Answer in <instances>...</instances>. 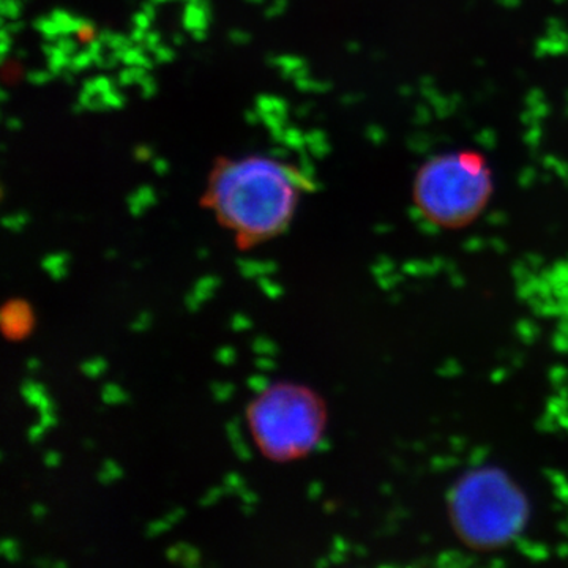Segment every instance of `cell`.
Returning a JSON list of instances; mask_svg holds the SVG:
<instances>
[{
	"instance_id": "cell-1",
	"label": "cell",
	"mask_w": 568,
	"mask_h": 568,
	"mask_svg": "<svg viewBox=\"0 0 568 568\" xmlns=\"http://www.w3.org/2000/svg\"><path fill=\"white\" fill-rule=\"evenodd\" d=\"M312 189L304 174L267 156L216 164L207 203L244 241L282 234L293 219L298 193Z\"/></svg>"
},
{
	"instance_id": "cell-2",
	"label": "cell",
	"mask_w": 568,
	"mask_h": 568,
	"mask_svg": "<svg viewBox=\"0 0 568 568\" xmlns=\"http://www.w3.org/2000/svg\"><path fill=\"white\" fill-rule=\"evenodd\" d=\"M493 192L491 171L476 152L437 155L416 179V204L429 222L458 227L476 219Z\"/></svg>"
},
{
	"instance_id": "cell-3",
	"label": "cell",
	"mask_w": 568,
	"mask_h": 568,
	"mask_svg": "<svg viewBox=\"0 0 568 568\" xmlns=\"http://www.w3.org/2000/svg\"><path fill=\"white\" fill-rule=\"evenodd\" d=\"M455 519L470 544H506L521 529L526 506L510 480L491 470L473 474L455 493Z\"/></svg>"
},
{
	"instance_id": "cell-4",
	"label": "cell",
	"mask_w": 568,
	"mask_h": 568,
	"mask_svg": "<svg viewBox=\"0 0 568 568\" xmlns=\"http://www.w3.org/2000/svg\"><path fill=\"white\" fill-rule=\"evenodd\" d=\"M239 272L246 280L260 278V276L274 274L278 264L274 261L237 260Z\"/></svg>"
},
{
	"instance_id": "cell-5",
	"label": "cell",
	"mask_w": 568,
	"mask_h": 568,
	"mask_svg": "<svg viewBox=\"0 0 568 568\" xmlns=\"http://www.w3.org/2000/svg\"><path fill=\"white\" fill-rule=\"evenodd\" d=\"M67 263H69V254H48V256L41 261V267L50 274L54 282H61V280L67 276Z\"/></svg>"
},
{
	"instance_id": "cell-6",
	"label": "cell",
	"mask_w": 568,
	"mask_h": 568,
	"mask_svg": "<svg viewBox=\"0 0 568 568\" xmlns=\"http://www.w3.org/2000/svg\"><path fill=\"white\" fill-rule=\"evenodd\" d=\"M220 278L219 276H203V278L197 280L196 284L193 287V295L204 304L205 301L212 297L213 293H215L216 287H219Z\"/></svg>"
},
{
	"instance_id": "cell-7",
	"label": "cell",
	"mask_w": 568,
	"mask_h": 568,
	"mask_svg": "<svg viewBox=\"0 0 568 568\" xmlns=\"http://www.w3.org/2000/svg\"><path fill=\"white\" fill-rule=\"evenodd\" d=\"M122 469L114 459H104L102 469L97 474V480L102 485H111L122 477Z\"/></svg>"
},
{
	"instance_id": "cell-8",
	"label": "cell",
	"mask_w": 568,
	"mask_h": 568,
	"mask_svg": "<svg viewBox=\"0 0 568 568\" xmlns=\"http://www.w3.org/2000/svg\"><path fill=\"white\" fill-rule=\"evenodd\" d=\"M21 395L28 402V405L37 407L47 394H44V387L41 384L33 383L32 379H26L21 386Z\"/></svg>"
},
{
	"instance_id": "cell-9",
	"label": "cell",
	"mask_w": 568,
	"mask_h": 568,
	"mask_svg": "<svg viewBox=\"0 0 568 568\" xmlns=\"http://www.w3.org/2000/svg\"><path fill=\"white\" fill-rule=\"evenodd\" d=\"M102 399L104 405H123L129 402V395L118 384L108 383L102 388Z\"/></svg>"
},
{
	"instance_id": "cell-10",
	"label": "cell",
	"mask_w": 568,
	"mask_h": 568,
	"mask_svg": "<svg viewBox=\"0 0 568 568\" xmlns=\"http://www.w3.org/2000/svg\"><path fill=\"white\" fill-rule=\"evenodd\" d=\"M106 361L103 357H93L82 362L81 372L85 376L91 377V379H97V377L102 376L106 372Z\"/></svg>"
},
{
	"instance_id": "cell-11",
	"label": "cell",
	"mask_w": 568,
	"mask_h": 568,
	"mask_svg": "<svg viewBox=\"0 0 568 568\" xmlns=\"http://www.w3.org/2000/svg\"><path fill=\"white\" fill-rule=\"evenodd\" d=\"M179 547L182 548V566L194 568L201 564L200 549L194 548L193 545L185 544V541H179Z\"/></svg>"
},
{
	"instance_id": "cell-12",
	"label": "cell",
	"mask_w": 568,
	"mask_h": 568,
	"mask_svg": "<svg viewBox=\"0 0 568 568\" xmlns=\"http://www.w3.org/2000/svg\"><path fill=\"white\" fill-rule=\"evenodd\" d=\"M148 190H141L136 196L130 197V211H132L133 215H141L142 211L153 203V194L148 192Z\"/></svg>"
},
{
	"instance_id": "cell-13",
	"label": "cell",
	"mask_w": 568,
	"mask_h": 568,
	"mask_svg": "<svg viewBox=\"0 0 568 568\" xmlns=\"http://www.w3.org/2000/svg\"><path fill=\"white\" fill-rule=\"evenodd\" d=\"M0 555L9 562H17L20 560V547H18V541L13 540V538H3L0 541Z\"/></svg>"
},
{
	"instance_id": "cell-14",
	"label": "cell",
	"mask_w": 568,
	"mask_h": 568,
	"mask_svg": "<svg viewBox=\"0 0 568 568\" xmlns=\"http://www.w3.org/2000/svg\"><path fill=\"white\" fill-rule=\"evenodd\" d=\"M252 347L257 355L274 357V355L278 353V347H276L275 343L272 342L271 338H265V336H256V338L253 339Z\"/></svg>"
},
{
	"instance_id": "cell-15",
	"label": "cell",
	"mask_w": 568,
	"mask_h": 568,
	"mask_svg": "<svg viewBox=\"0 0 568 568\" xmlns=\"http://www.w3.org/2000/svg\"><path fill=\"white\" fill-rule=\"evenodd\" d=\"M211 392L216 402L224 403L234 395L235 387L234 384L231 383H212Z\"/></svg>"
},
{
	"instance_id": "cell-16",
	"label": "cell",
	"mask_w": 568,
	"mask_h": 568,
	"mask_svg": "<svg viewBox=\"0 0 568 568\" xmlns=\"http://www.w3.org/2000/svg\"><path fill=\"white\" fill-rule=\"evenodd\" d=\"M245 487L244 477L237 473H230L224 476L223 488L226 495H237L239 489Z\"/></svg>"
},
{
	"instance_id": "cell-17",
	"label": "cell",
	"mask_w": 568,
	"mask_h": 568,
	"mask_svg": "<svg viewBox=\"0 0 568 568\" xmlns=\"http://www.w3.org/2000/svg\"><path fill=\"white\" fill-rule=\"evenodd\" d=\"M257 284H260L261 291H263L268 298H278L283 295V287L280 286L278 283H274L271 278H267V275L260 276Z\"/></svg>"
},
{
	"instance_id": "cell-18",
	"label": "cell",
	"mask_w": 568,
	"mask_h": 568,
	"mask_svg": "<svg viewBox=\"0 0 568 568\" xmlns=\"http://www.w3.org/2000/svg\"><path fill=\"white\" fill-rule=\"evenodd\" d=\"M171 523L168 521L166 518L162 519H155V521L149 523L148 526H145V536L148 537H156L160 536V534L166 532V530H170Z\"/></svg>"
},
{
	"instance_id": "cell-19",
	"label": "cell",
	"mask_w": 568,
	"mask_h": 568,
	"mask_svg": "<svg viewBox=\"0 0 568 568\" xmlns=\"http://www.w3.org/2000/svg\"><path fill=\"white\" fill-rule=\"evenodd\" d=\"M246 386L252 388L256 394H264L267 392V388L271 387V383H268L267 377L264 375H253L246 379Z\"/></svg>"
},
{
	"instance_id": "cell-20",
	"label": "cell",
	"mask_w": 568,
	"mask_h": 568,
	"mask_svg": "<svg viewBox=\"0 0 568 568\" xmlns=\"http://www.w3.org/2000/svg\"><path fill=\"white\" fill-rule=\"evenodd\" d=\"M226 435L227 437H230L233 447L239 446V444L241 443H244V440H242L241 426H239V417H234L233 420L227 422Z\"/></svg>"
},
{
	"instance_id": "cell-21",
	"label": "cell",
	"mask_w": 568,
	"mask_h": 568,
	"mask_svg": "<svg viewBox=\"0 0 568 568\" xmlns=\"http://www.w3.org/2000/svg\"><path fill=\"white\" fill-rule=\"evenodd\" d=\"M235 349L231 346H223L220 347L219 351L215 353V358L219 364H222L224 366H230L234 364L235 361Z\"/></svg>"
},
{
	"instance_id": "cell-22",
	"label": "cell",
	"mask_w": 568,
	"mask_h": 568,
	"mask_svg": "<svg viewBox=\"0 0 568 568\" xmlns=\"http://www.w3.org/2000/svg\"><path fill=\"white\" fill-rule=\"evenodd\" d=\"M152 315L149 312H141L140 315L134 317L132 324H130V328L132 332H145L149 327H151Z\"/></svg>"
},
{
	"instance_id": "cell-23",
	"label": "cell",
	"mask_w": 568,
	"mask_h": 568,
	"mask_svg": "<svg viewBox=\"0 0 568 568\" xmlns=\"http://www.w3.org/2000/svg\"><path fill=\"white\" fill-rule=\"evenodd\" d=\"M223 495H226V493H224V488H211L209 489L207 493H205V496L204 497H201L200 499V506L201 507H211L213 506V504L216 503V500L220 499V497H222Z\"/></svg>"
},
{
	"instance_id": "cell-24",
	"label": "cell",
	"mask_w": 568,
	"mask_h": 568,
	"mask_svg": "<svg viewBox=\"0 0 568 568\" xmlns=\"http://www.w3.org/2000/svg\"><path fill=\"white\" fill-rule=\"evenodd\" d=\"M26 223H28V216H24V213H20V215L7 216V219H3V226L10 231H20Z\"/></svg>"
},
{
	"instance_id": "cell-25",
	"label": "cell",
	"mask_w": 568,
	"mask_h": 568,
	"mask_svg": "<svg viewBox=\"0 0 568 568\" xmlns=\"http://www.w3.org/2000/svg\"><path fill=\"white\" fill-rule=\"evenodd\" d=\"M252 325L253 323L250 321V317L242 315V313H237V315H234L233 320H231V328H233L234 332L250 331Z\"/></svg>"
},
{
	"instance_id": "cell-26",
	"label": "cell",
	"mask_w": 568,
	"mask_h": 568,
	"mask_svg": "<svg viewBox=\"0 0 568 568\" xmlns=\"http://www.w3.org/2000/svg\"><path fill=\"white\" fill-rule=\"evenodd\" d=\"M275 366L274 358L268 357V355H260L256 358V368L261 372H274Z\"/></svg>"
},
{
	"instance_id": "cell-27",
	"label": "cell",
	"mask_w": 568,
	"mask_h": 568,
	"mask_svg": "<svg viewBox=\"0 0 568 568\" xmlns=\"http://www.w3.org/2000/svg\"><path fill=\"white\" fill-rule=\"evenodd\" d=\"M237 496L241 497L242 503L253 504V506H256L257 500H260V497H257L256 493L250 491V489H246L245 487L239 489Z\"/></svg>"
},
{
	"instance_id": "cell-28",
	"label": "cell",
	"mask_w": 568,
	"mask_h": 568,
	"mask_svg": "<svg viewBox=\"0 0 568 568\" xmlns=\"http://www.w3.org/2000/svg\"><path fill=\"white\" fill-rule=\"evenodd\" d=\"M44 429L47 428L41 424L31 426V429L28 432L29 440H31L32 444L39 443L41 436H43Z\"/></svg>"
},
{
	"instance_id": "cell-29",
	"label": "cell",
	"mask_w": 568,
	"mask_h": 568,
	"mask_svg": "<svg viewBox=\"0 0 568 568\" xmlns=\"http://www.w3.org/2000/svg\"><path fill=\"white\" fill-rule=\"evenodd\" d=\"M164 556H166V559L170 560V562H181L182 548L179 547V544L173 545V547L166 549Z\"/></svg>"
},
{
	"instance_id": "cell-30",
	"label": "cell",
	"mask_w": 568,
	"mask_h": 568,
	"mask_svg": "<svg viewBox=\"0 0 568 568\" xmlns=\"http://www.w3.org/2000/svg\"><path fill=\"white\" fill-rule=\"evenodd\" d=\"M185 517V508L182 507H175L173 510L170 511V514L166 515L168 521L171 523V525H175V523L181 521V519Z\"/></svg>"
},
{
	"instance_id": "cell-31",
	"label": "cell",
	"mask_w": 568,
	"mask_h": 568,
	"mask_svg": "<svg viewBox=\"0 0 568 568\" xmlns=\"http://www.w3.org/2000/svg\"><path fill=\"white\" fill-rule=\"evenodd\" d=\"M43 462L47 467H58L59 463H61V455H59L58 452H48V454L44 455Z\"/></svg>"
},
{
	"instance_id": "cell-32",
	"label": "cell",
	"mask_w": 568,
	"mask_h": 568,
	"mask_svg": "<svg viewBox=\"0 0 568 568\" xmlns=\"http://www.w3.org/2000/svg\"><path fill=\"white\" fill-rule=\"evenodd\" d=\"M201 302L197 301L196 297H194L193 293H189L185 295V306L190 310V312L194 313L197 312V310L201 308Z\"/></svg>"
},
{
	"instance_id": "cell-33",
	"label": "cell",
	"mask_w": 568,
	"mask_h": 568,
	"mask_svg": "<svg viewBox=\"0 0 568 568\" xmlns=\"http://www.w3.org/2000/svg\"><path fill=\"white\" fill-rule=\"evenodd\" d=\"M55 416L54 413H40V424L44 426V428L50 429L55 425Z\"/></svg>"
},
{
	"instance_id": "cell-34",
	"label": "cell",
	"mask_w": 568,
	"mask_h": 568,
	"mask_svg": "<svg viewBox=\"0 0 568 568\" xmlns=\"http://www.w3.org/2000/svg\"><path fill=\"white\" fill-rule=\"evenodd\" d=\"M37 409H39L40 413H54V403H52L51 398H48V396L44 395L43 399L40 402V405L37 406Z\"/></svg>"
},
{
	"instance_id": "cell-35",
	"label": "cell",
	"mask_w": 568,
	"mask_h": 568,
	"mask_svg": "<svg viewBox=\"0 0 568 568\" xmlns=\"http://www.w3.org/2000/svg\"><path fill=\"white\" fill-rule=\"evenodd\" d=\"M32 517L36 519H43L44 515H47V508L41 506V504H33L31 508Z\"/></svg>"
},
{
	"instance_id": "cell-36",
	"label": "cell",
	"mask_w": 568,
	"mask_h": 568,
	"mask_svg": "<svg viewBox=\"0 0 568 568\" xmlns=\"http://www.w3.org/2000/svg\"><path fill=\"white\" fill-rule=\"evenodd\" d=\"M26 366H28L29 372H37V369L40 368V361L39 358H29V361L26 362Z\"/></svg>"
},
{
	"instance_id": "cell-37",
	"label": "cell",
	"mask_w": 568,
	"mask_h": 568,
	"mask_svg": "<svg viewBox=\"0 0 568 568\" xmlns=\"http://www.w3.org/2000/svg\"><path fill=\"white\" fill-rule=\"evenodd\" d=\"M52 562L54 560L50 559H36L33 560V566L40 567V568H52Z\"/></svg>"
},
{
	"instance_id": "cell-38",
	"label": "cell",
	"mask_w": 568,
	"mask_h": 568,
	"mask_svg": "<svg viewBox=\"0 0 568 568\" xmlns=\"http://www.w3.org/2000/svg\"><path fill=\"white\" fill-rule=\"evenodd\" d=\"M321 487L320 484H312L308 488V496L312 497V499H316L317 496H320Z\"/></svg>"
},
{
	"instance_id": "cell-39",
	"label": "cell",
	"mask_w": 568,
	"mask_h": 568,
	"mask_svg": "<svg viewBox=\"0 0 568 568\" xmlns=\"http://www.w3.org/2000/svg\"><path fill=\"white\" fill-rule=\"evenodd\" d=\"M242 514L245 515V517H253L254 515V506L253 504H245L244 506H241Z\"/></svg>"
},
{
	"instance_id": "cell-40",
	"label": "cell",
	"mask_w": 568,
	"mask_h": 568,
	"mask_svg": "<svg viewBox=\"0 0 568 568\" xmlns=\"http://www.w3.org/2000/svg\"><path fill=\"white\" fill-rule=\"evenodd\" d=\"M67 567V562H63V560H54V562H52V568H65Z\"/></svg>"
},
{
	"instance_id": "cell-41",
	"label": "cell",
	"mask_w": 568,
	"mask_h": 568,
	"mask_svg": "<svg viewBox=\"0 0 568 568\" xmlns=\"http://www.w3.org/2000/svg\"><path fill=\"white\" fill-rule=\"evenodd\" d=\"M84 447L85 448H93V447H95V444H93V440H91V439H85L84 440Z\"/></svg>"
},
{
	"instance_id": "cell-42",
	"label": "cell",
	"mask_w": 568,
	"mask_h": 568,
	"mask_svg": "<svg viewBox=\"0 0 568 568\" xmlns=\"http://www.w3.org/2000/svg\"><path fill=\"white\" fill-rule=\"evenodd\" d=\"M200 257H207V250H200Z\"/></svg>"
},
{
	"instance_id": "cell-43",
	"label": "cell",
	"mask_w": 568,
	"mask_h": 568,
	"mask_svg": "<svg viewBox=\"0 0 568 568\" xmlns=\"http://www.w3.org/2000/svg\"><path fill=\"white\" fill-rule=\"evenodd\" d=\"M112 256H115V252H112V250H110V252H108V254H106V257H112Z\"/></svg>"
}]
</instances>
